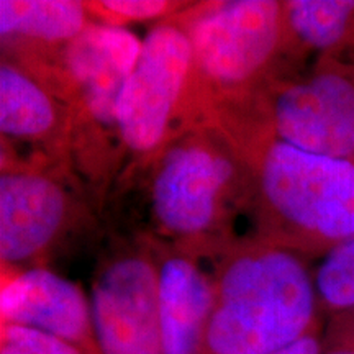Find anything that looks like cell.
I'll list each match as a JSON object with an SVG mask.
<instances>
[{
  "label": "cell",
  "mask_w": 354,
  "mask_h": 354,
  "mask_svg": "<svg viewBox=\"0 0 354 354\" xmlns=\"http://www.w3.org/2000/svg\"><path fill=\"white\" fill-rule=\"evenodd\" d=\"M92 24L84 0H0L2 53L57 51Z\"/></svg>",
  "instance_id": "4fadbf2b"
},
{
  "label": "cell",
  "mask_w": 354,
  "mask_h": 354,
  "mask_svg": "<svg viewBox=\"0 0 354 354\" xmlns=\"http://www.w3.org/2000/svg\"><path fill=\"white\" fill-rule=\"evenodd\" d=\"M138 234L156 261L162 354H203L215 299L209 261Z\"/></svg>",
  "instance_id": "7c38bea8"
},
{
  "label": "cell",
  "mask_w": 354,
  "mask_h": 354,
  "mask_svg": "<svg viewBox=\"0 0 354 354\" xmlns=\"http://www.w3.org/2000/svg\"><path fill=\"white\" fill-rule=\"evenodd\" d=\"M207 261L215 299L203 354H271L326 325L304 256L245 236Z\"/></svg>",
  "instance_id": "3957f363"
},
{
  "label": "cell",
  "mask_w": 354,
  "mask_h": 354,
  "mask_svg": "<svg viewBox=\"0 0 354 354\" xmlns=\"http://www.w3.org/2000/svg\"><path fill=\"white\" fill-rule=\"evenodd\" d=\"M125 166L117 184L151 162L177 136L202 125L187 30L174 19L154 24L118 99Z\"/></svg>",
  "instance_id": "8992f818"
},
{
  "label": "cell",
  "mask_w": 354,
  "mask_h": 354,
  "mask_svg": "<svg viewBox=\"0 0 354 354\" xmlns=\"http://www.w3.org/2000/svg\"><path fill=\"white\" fill-rule=\"evenodd\" d=\"M143 39L127 28L92 24L48 55H2L25 66L64 102L73 123L74 169L102 210L125 166L118 99Z\"/></svg>",
  "instance_id": "277c9868"
},
{
  "label": "cell",
  "mask_w": 354,
  "mask_h": 354,
  "mask_svg": "<svg viewBox=\"0 0 354 354\" xmlns=\"http://www.w3.org/2000/svg\"><path fill=\"white\" fill-rule=\"evenodd\" d=\"M194 57L201 122L216 110L254 104L302 73L290 55L284 0L192 2L179 13Z\"/></svg>",
  "instance_id": "5b68a950"
},
{
  "label": "cell",
  "mask_w": 354,
  "mask_h": 354,
  "mask_svg": "<svg viewBox=\"0 0 354 354\" xmlns=\"http://www.w3.org/2000/svg\"><path fill=\"white\" fill-rule=\"evenodd\" d=\"M325 326L310 331L297 342L271 354H322L325 349Z\"/></svg>",
  "instance_id": "d6986e66"
},
{
  "label": "cell",
  "mask_w": 354,
  "mask_h": 354,
  "mask_svg": "<svg viewBox=\"0 0 354 354\" xmlns=\"http://www.w3.org/2000/svg\"><path fill=\"white\" fill-rule=\"evenodd\" d=\"M207 123L233 145L250 180V236L323 258L354 236V165L282 140L259 102L216 110Z\"/></svg>",
  "instance_id": "6da1fadb"
},
{
  "label": "cell",
  "mask_w": 354,
  "mask_h": 354,
  "mask_svg": "<svg viewBox=\"0 0 354 354\" xmlns=\"http://www.w3.org/2000/svg\"><path fill=\"white\" fill-rule=\"evenodd\" d=\"M322 354H354V312L326 320Z\"/></svg>",
  "instance_id": "ac0fdd59"
},
{
  "label": "cell",
  "mask_w": 354,
  "mask_h": 354,
  "mask_svg": "<svg viewBox=\"0 0 354 354\" xmlns=\"http://www.w3.org/2000/svg\"><path fill=\"white\" fill-rule=\"evenodd\" d=\"M290 55L300 71L308 59H354V0H284Z\"/></svg>",
  "instance_id": "5bb4252c"
},
{
  "label": "cell",
  "mask_w": 354,
  "mask_h": 354,
  "mask_svg": "<svg viewBox=\"0 0 354 354\" xmlns=\"http://www.w3.org/2000/svg\"><path fill=\"white\" fill-rule=\"evenodd\" d=\"M313 279L325 320L354 312V236L323 256Z\"/></svg>",
  "instance_id": "9a60e30c"
},
{
  "label": "cell",
  "mask_w": 354,
  "mask_h": 354,
  "mask_svg": "<svg viewBox=\"0 0 354 354\" xmlns=\"http://www.w3.org/2000/svg\"><path fill=\"white\" fill-rule=\"evenodd\" d=\"M259 107L282 140L354 165V59L317 57L272 84Z\"/></svg>",
  "instance_id": "9c48e42d"
},
{
  "label": "cell",
  "mask_w": 354,
  "mask_h": 354,
  "mask_svg": "<svg viewBox=\"0 0 354 354\" xmlns=\"http://www.w3.org/2000/svg\"><path fill=\"white\" fill-rule=\"evenodd\" d=\"M192 2L183 0H86V8L97 25L125 28L138 21H165L183 13Z\"/></svg>",
  "instance_id": "2e32d148"
},
{
  "label": "cell",
  "mask_w": 354,
  "mask_h": 354,
  "mask_svg": "<svg viewBox=\"0 0 354 354\" xmlns=\"http://www.w3.org/2000/svg\"><path fill=\"white\" fill-rule=\"evenodd\" d=\"M0 323L41 330L84 354H102L91 299L81 286L50 268L2 272Z\"/></svg>",
  "instance_id": "8fae6325"
},
{
  "label": "cell",
  "mask_w": 354,
  "mask_h": 354,
  "mask_svg": "<svg viewBox=\"0 0 354 354\" xmlns=\"http://www.w3.org/2000/svg\"><path fill=\"white\" fill-rule=\"evenodd\" d=\"M0 354H84L64 339L30 326L0 323Z\"/></svg>",
  "instance_id": "e0dca14e"
},
{
  "label": "cell",
  "mask_w": 354,
  "mask_h": 354,
  "mask_svg": "<svg viewBox=\"0 0 354 354\" xmlns=\"http://www.w3.org/2000/svg\"><path fill=\"white\" fill-rule=\"evenodd\" d=\"M141 185L149 228L138 232L209 259L230 243L238 218L248 220L250 180L233 145L214 123L177 136L143 169L118 185Z\"/></svg>",
  "instance_id": "7a4b0ae2"
},
{
  "label": "cell",
  "mask_w": 354,
  "mask_h": 354,
  "mask_svg": "<svg viewBox=\"0 0 354 354\" xmlns=\"http://www.w3.org/2000/svg\"><path fill=\"white\" fill-rule=\"evenodd\" d=\"M0 135L2 154L50 162L76 174L68 107L25 66L6 55L0 61Z\"/></svg>",
  "instance_id": "30bf717a"
},
{
  "label": "cell",
  "mask_w": 354,
  "mask_h": 354,
  "mask_svg": "<svg viewBox=\"0 0 354 354\" xmlns=\"http://www.w3.org/2000/svg\"><path fill=\"white\" fill-rule=\"evenodd\" d=\"M88 299L102 354H162L158 268L141 234L110 238Z\"/></svg>",
  "instance_id": "ba28073f"
},
{
  "label": "cell",
  "mask_w": 354,
  "mask_h": 354,
  "mask_svg": "<svg viewBox=\"0 0 354 354\" xmlns=\"http://www.w3.org/2000/svg\"><path fill=\"white\" fill-rule=\"evenodd\" d=\"M0 162L2 272L48 268L66 243L97 228L88 192L76 174L10 154H2Z\"/></svg>",
  "instance_id": "52a82bcc"
}]
</instances>
